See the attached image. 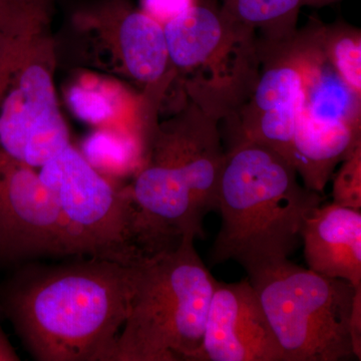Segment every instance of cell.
Segmentation results:
<instances>
[{
  "label": "cell",
  "instance_id": "cell-8",
  "mask_svg": "<svg viewBox=\"0 0 361 361\" xmlns=\"http://www.w3.org/2000/svg\"><path fill=\"white\" fill-rule=\"evenodd\" d=\"M68 144V128L51 77L40 66H30L0 103V151L28 167L39 168Z\"/></svg>",
  "mask_w": 361,
  "mask_h": 361
},
{
  "label": "cell",
  "instance_id": "cell-3",
  "mask_svg": "<svg viewBox=\"0 0 361 361\" xmlns=\"http://www.w3.org/2000/svg\"><path fill=\"white\" fill-rule=\"evenodd\" d=\"M186 234L134 263L128 314L113 361H197L217 280Z\"/></svg>",
  "mask_w": 361,
  "mask_h": 361
},
{
  "label": "cell",
  "instance_id": "cell-19",
  "mask_svg": "<svg viewBox=\"0 0 361 361\" xmlns=\"http://www.w3.org/2000/svg\"><path fill=\"white\" fill-rule=\"evenodd\" d=\"M337 0H305V6H323L336 2Z\"/></svg>",
  "mask_w": 361,
  "mask_h": 361
},
{
  "label": "cell",
  "instance_id": "cell-18",
  "mask_svg": "<svg viewBox=\"0 0 361 361\" xmlns=\"http://www.w3.org/2000/svg\"><path fill=\"white\" fill-rule=\"evenodd\" d=\"M1 313V311H0ZM20 356L16 353V349L11 345V341L7 338L6 332L0 324V361H18Z\"/></svg>",
  "mask_w": 361,
  "mask_h": 361
},
{
  "label": "cell",
  "instance_id": "cell-16",
  "mask_svg": "<svg viewBox=\"0 0 361 361\" xmlns=\"http://www.w3.org/2000/svg\"><path fill=\"white\" fill-rule=\"evenodd\" d=\"M68 103L73 113L85 122L101 123L113 114L106 97L94 90L73 87L68 94Z\"/></svg>",
  "mask_w": 361,
  "mask_h": 361
},
{
  "label": "cell",
  "instance_id": "cell-7",
  "mask_svg": "<svg viewBox=\"0 0 361 361\" xmlns=\"http://www.w3.org/2000/svg\"><path fill=\"white\" fill-rule=\"evenodd\" d=\"M47 256L92 254L39 174L0 151V270Z\"/></svg>",
  "mask_w": 361,
  "mask_h": 361
},
{
  "label": "cell",
  "instance_id": "cell-9",
  "mask_svg": "<svg viewBox=\"0 0 361 361\" xmlns=\"http://www.w3.org/2000/svg\"><path fill=\"white\" fill-rule=\"evenodd\" d=\"M197 361H286L248 277L217 280Z\"/></svg>",
  "mask_w": 361,
  "mask_h": 361
},
{
  "label": "cell",
  "instance_id": "cell-15",
  "mask_svg": "<svg viewBox=\"0 0 361 361\" xmlns=\"http://www.w3.org/2000/svg\"><path fill=\"white\" fill-rule=\"evenodd\" d=\"M342 161L332 187L334 203L361 210V145Z\"/></svg>",
  "mask_w": 361,
  "mask_h": 361
},
{
  "label": "cell",
  "instance_id": "cell-1",
  "mask_svg": "<svg viewBox=\"0 0 361 361\" xmlns=\"http://www.w3.org/2000/svg\"><path fill=\"white\" fill-rule=\"evenodd\" d=\"M134 263L97 257L59 265L28 261L0 283V311L35 360L113 361Z\"/></svg>",
  "mask_w": 361,
  "mask_h": 361
},
{
  "label": "cell",
  "instance_id": "cell-4",
  "mask_svg": "<svg viewBox=\"0 0 361 361\" xmlns=\"http://www.w3.org/2000/svg\"><path fill=\"white\" fill-rule=\"evenodd\" d=\"M218 121L201 108L184 129L161 139L154 161L137 173L130 193L135 243L145 253L173 248L186 234L204 238L225 161Z\"/></svg>",
  "mask_w": 361,
  "mask_h": 361
},
{
  "label": "cell",
  "instance_id": "cell-2",
  "mask_svg": "<svg viewBox=\"0 0 361 361\" xmlns=\"http://www.w3.org/2000/svg\"><path fill=\"white\" fill-rule=\"evenodd\" d=\"M297 177L274 149L236 135L218 184L221 226L211 250L213 264L236 261L251 273L289 258L304 220L323 201Z\"/></svg>",
  "mask_w": 361,
  "mask_h": 361
},
{
  "label": "cell",
  "instance_id": "cell-17",
  "mask_svg": "<svg viewBox=\"0 0 361 361\" xmlns=\"http://www.w3.org/2000/svg\"><path fill=\"white\" fill-rule=\"evenodd\" d=\"M194 4V0H142L144 13L161 25L174 20Z\"/></svg>",
  "mask_w": 361,
  "mask_h": 361
},
{
  "label": "cell",
  "instance_id": "cell-6",
  "mask_svg": "<svg viewBox=\"0 0 361 361\" xmlns=\"http://www.w3.org/2000/svg\"><path fill=\"white\" fill-rule=\"evenodd\" d=\"M163 27L169 59L183 70L200 73L202 108L219 116L255 68L254 33L222 11L197 4Z\"/></svg>",
  "mask_w": 361,
  "mask_h": 361
},
{
  "label": "cell",
  "instance_id": "cell-14",
  "mask_svg": "<svg viewBox=\"0 0 361 361\" xmlns=\"http://www.w3.org/2000/svg\"><path fill=\"white\" fill-rule=\"evenodd\" d=\"M323 49L331 65L355 92L361 94V37L348 25H322Z\"/></svg>",
  "mask_w": 361,
  "mask_h": 361
},
{
  "label": "cell",
  "instance_id": "cell-20",
  "mask_svg": "<svg viewBox=\"0 0 361 361\" xmlns=\"http://www.w3.org/2000/svg\"><path fill=\"white\" fill-rule=\"evenodd\" d=\"M8 2V0H0V14L4 13L6 11Z\"/></svg>",
  "mask_w": 361,
  "mask_h": 361
},
{
  "label": "cell",
  "instance_id": "cell-12",
  "mask_svg": "<svg viewBox=\"0 0 361 361\" xmlns=\"http://www.w3.org/2000/svg\"><path fill=\"white\" fill-rule=\"evenodd\" d=\"M305 0H223L226 18L251 32L262 30L271 42L294 35V26Z\"/></svg>",
  "mask_w": 361,
  "mask_h": 361
},
{
  "label": "cell",
  "instance_id": "cell-13",
  "mask_svg": "<svg viewBox=\"0 0 361 361\" xmlns=\"http://www.w3.org/2000/svg\"><path fill=\"white\" fill-rule=\"evenodd\" d=\"M84 154L97 171L122 175L141 163L142 145L133 137L97 132L85 141Z\"/></svg>",
  "mask_w": 361,
  "mask_h": 361
},
{
  "label": "cell",
  "instance_id": "cell-5",
  "mask_svg": "<svg viewBox=\"0 0 361 361\" xmlns=\"http://www.w3.org/2000/svg\"><path fill=\"white\" fill-rule=\"evenodd\" d=\"M286 361L356 357L351 316L356 292L289 259L248 273Z\"/></svg>",
  "mask_w": 361,
  "mask_h": 361
},
{
  "label": "cell",
  "instance_id": "cell-10",
  "mask_svg": "<svg viewBox=\"0 0 361 361\" xmlns=\"http://www.w3.org/2000/svg\"><path fill=\"white\" fill-rule=\"evenodd\" d=\"M300 238L310 270L361 287V210L322 204L304 220Z\"/></svg>",
  "mask_w": 361,
  "mask_h": 361
},
{
  "label": "cell",
  "instance_id": "cell-11",
  "mask_svg": "<svg viewBox=\"0 0 361 361\" xmlns=\"http://www.w3.org/2000/svg\"><path fill=\"white\" fill-rule=\"evenodd\" d=\"M121 45L130 75L144 82H154L165 73L169 61L163 25L142 11L123 18Z\"/></svg>",
  "mask_w": 361,
  "mask_h": 361
}]
</instances>
